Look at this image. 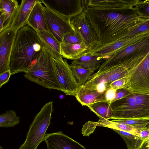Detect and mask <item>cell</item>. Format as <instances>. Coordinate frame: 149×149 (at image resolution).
<instances>
[{
	"mask_svg": "<svg viewBox=\"0 0 149 149\" xmlns=\"http://www.w3.org/2000/svg\"><path fill=\"white\" fill-rule=\"evenodd\" d=\"M97 36L98 45L119 40L122 35L139 20L132 9L121 11H97L86 7L83 11Z\"/></svg>",
	"mask_w": 149,
	"mask_h": 149,
	"instance_id": "obj_1",
	"label": "cell"
},
{
	"mask_svg": "<svg viewBox=\"0 0 149 149\" xmlns=\"http://www.w3.org/2000/svg\"><path fill=\"white\" fill-rule=\"evenodd\" d=\"M43 48L36 31L28 25L19 30L10 59L11 75L24 72L36 62Z\"/></svg>",
	"mask_w": 149,
	"mask_h": 149,
	"instance_id": "obj_2",
	"label": "cell"
},
{
	"mask_svg": "<svg viewBox=\"0 0 149 149\" xmlns=\"http://www.w3.org/2000/svg\"><path fill=\"white\" fill-rule=\"evenodd\" d=\"M111 119L149 120V94L131 93L126 96L111 102Z\"/></svg>",
	"mask_w": 149,
	"mask_h": 149,
	"instance_id": "obj_3",
	"label": "cell"
},
{
	"mask_svg": "<svg viewBox=\"0 0 149 149\" xmlns=\"http://www.w3.org/2000/svg\"><path fill=\"white\" fill-rule=\"evenodd\" d=\"M24 76L45 88L61 91L54 58L43 47L36 62L26 70Z\"/></svg>",
	"mask_w": 149,
	"mask_h": 149,
	"instance_id": "obj_4",
	"label": "cell"
},
{
	"mask_svg": "<svg viewBox=\"0 0 149 149\" xmlns=\"http://www.w3.org/2000/svg\"><path fill=\"white\" fill-rule=\"evenodd\" d=\"M53 102L46 103L36 114L29 127L26 138L19 149H37L43 141L47 130L51 123Z\"/></svg>",
	"mask_w": 149,
	"mask_h": 149,
	"instance_id": "obj_5",
	"label": "cell"
},
{
	"mask_svg": "<svg viewBox=\"0 0 149 149\" xmlns=\"http://www.w3.org/2000/svg\"><path fill=\"white\" fill-rule=\"evenodd\" d=\"M139 65L128 59L110 68L93 74L83 86L92 88L104 84L107 90L109 85L120 79L127 77L135 70Z\"/></svg>",
	"mask_w": 149,
	"mask_h": 149,
	"instance_id": "obj_6",
	"label": "cell"
},
{
	"mask_svg": "<svg viewBox=\"0 0 149 149\" xmlns=\"http://www.w3.org/2000/svg\"><path fill=\"white\" fill-rule=\"evenodd\" d=\"M123 88L130 93L149 94V53L134 71L127 77Z\"/></svg>",
	"mask_w": 149,
	"mask_h": 149,
	"instance_id": "obj_7",
	"label": "cell"
},
{
	"mask_svg": "<svg viewBox=\"0 0 149 149\" xmlns=\"http://www.w3.org/2000/svg\"><path fill=\"white\" fill-rule=\"evenodd\" d=\"M44 10L50 33L61 43L65 36L75 30L71 23V19L46 7Z\"/></svg>",
	"mask_w": 149,
	"mask_h": 149,
	"instance_id": "obj_8",
	"label": "cell"
},
{
	"mask_svg": "<svg viewBox=\"0 0 149 149\" xmlns=\"http://www.w3.org/2000/svg\"><path fill=\"white\" fill-rule=\"evenodd\" d=\"M61 91L68 95L75 97L80 86L75 79L70 65L66 59L54 58Z\"/></svg>",
	"mask_w": 149,
	"mask_h": 149,
	"instance_id": "obj_9",
	"label": "cell"
},
{
	"mask_svg": "<svg viewBox=\"0 0 149 149\" xmlns=\"http://www.w3.org/2000/svg\"><path fill=\"white\" fill-rule=\"evenodd\" d=\"M149 45V36L122 48L102 64L97 71L107 70L139 52Z\"/></svg>",
	"mask_w": 149,
	"mask_h": 149,
	"instance_id": "obj_10",
	"label": "cell"
},
{
	"mask_svg": "<svg viewBox=\"0 0 149 149\" xmlns=\"http://www.w3.org/2000/svg\"><path fill=\"white\" fill-rule=\"evenodd\" d=\"M149 36V32H148L133 37L121 39L108 44L97 45L85 54L98 56L105 61L120 49Z\"/></svg>",
	"mask_w": 149,
	"mask_h": 149,
	"instance_id": "obj_11",
	"label": "cell"
},
{
	"mask_svg": "<svg viewBox=\"0 0 149 149\" xmlns=\"http://www.w3.org/2000/svg\"><path fill=\"white\" fill-rule=\"evenodd\" d=\"M42 3L56 12L71 19L81 13L87 0H41Z\"/></svg>",
	"mask_w": 149,
	"mask_h": 149,
	"instance_id": "obj_12",
	"label": "cell"
},
{
	"mask_svg": "<svg viewBox=\"0 0 149 149\" xmlns=\"http://www.w3.org/2000/svg\"><path fill=\"white\" fill-rule=\"evenodd\" d=\"M70 22L75 30L80 34L83 41L92 49L98 44L99 41L95 31L83 11L72 18Z\"/></svg>",
	"mask_w": 149,
	"mask_h": 149,
	"instance_id": "obj_13",
	"label": "cell"
},
{
	"mask_svg": "<svg viewBox=\"0 0 149 149\" xmlns=\"http://www.w3.org/2000/svg\"><path fill=\"white\" fill-rule=\"evenodd\" d=\"M17 32L9 28L0 32V74L10 70V55Z\"/></svg>",
	"mask_w": 149,
	"mask_h": 149,
	"instance_id": "obj_14",
	"label": "cell"
},
{
	"mask_svg": "<svg viewBox=\"0 0 149 149\" xmlns=\"http://www.w3.org/2000/svg\"><path fill=\"white\" fill-rule=\"evenodd\" d=\"M140 0H89L86 7L95 11H121L133 9Z\"/></svg>",
	"mask_w": 149,
	"mask_h": 149,
	"instance_id": "obj_15",
	"label": "cell"
},
{
	"mask_svg": "<svg viewBox=\"0 0 149 149\" xmlns=\"http://www.w3.org/2000/svg\"><path fill=\"white\" fill-rule=\"evenodd\" d=\"M43 141L46 143L47 149H86L61 131L46 134Z\"/></svg>",
	"mask_w": 149,
	"mask_h": 149,
	"instance_id": "obj_16",
	"label": "cell"
},
{
	"mask_svg": "<svg viewBox=\"0 0 149 149\" xmlns=\"http://www.w3.org/2000/svg\"><path fill=\"white\" fill-rule=\"evenodd\" d=\"M44 8L41 0H37L27 20V25L36 31H41L50 33Z\"/></svg>",
	"mask_w": 149,
	"mask_h": 149,
	"instance_id": "obj_17",
	"label": "cell"
},
{
	"mask_svg": "<svg viewBox=\"0 0 149 149\" xmlns=\"http://www.w3.org/2000/svg\"><path fill=\"white\" fill-rule=\"evenodd\" d=\"M37 0H22L13 20L8 28L17 31L27 25L31 11ZM8 29V28H7Z\"/></svg>",
	"mask_w": 149,
	"mask_h": 149,
	"instance_id": "obj_18",
	"label": "cell"
},
{
	"mask_svg": "<svg viewBox=\"0 0 149 149\" xmlns=\"http://www.w3.org/2000/svg\"><path fill=\"white\" fill-rule=\"evenodd\" d=\"M36 31L42 47L45 48L54 58L62 59L63 57L61 53V43L49 32L41 31Z\"/></svg>",
	"mask_w": 149,
	"mask_h": 149,
	"instance_id": "obj_19",
	"label": "cell"
},
{
	"mask_svg": "<svg viewBox=\"0 0 149 149\" xmlns=\"http://www.w3.org/2000/svg\"><path fill=\"white\" fill-rule=\"evenodd\" d=\"M77 100L82 106L101 101H106L105 94L101 93L96 89L80 86L75 97Z\"/></svg>",
	"mask_w": 149,
	"mask_h": 149,
	"instance_id": "obj_20",
	"label": "cell"
},
{
	"mask_svg": "<svg viewBox=\"0 0 149 149\" xmlns=\"http://www.w3.org/2000/svg\"><path fill=\"white\" fill-rule=\"evenodd\" d=\"M92 48L83 42L79 44L61 43V53L62 57L68 59L74 60L84 55Z\"/></svg>",
	"mask_w": 149,
	"mask_h": 149,
	"instance_id": "obj_21",
	"label": "cell"
},
{
	"mask_svg": "<svg viewBox=\"0 0 149 149\" xmlns=\"http://www.w3.org/2000/svg\"><path fill=\"white\" fill-rule=\"evenodd\" d=\"M19 6L18 2L17 0H0V12L3 14L4 18V28L3 30L9 27L13 20Z\"/></svg>",
	"mask_w": 149,
	"mask_h": 149,
	"instance_id": "obj_22",
	"label": "cell"
},
{
	"mask_svg": "<svg viewBox=\"0 0 149 149\" xmlns=\"http://www.w3.org/2000/svg\"><path fill=\"white\" fill-rule=\"evenodd\" d=\"M104 61L96 56L85 54L79 58L74 60L70 65H77L93 71L99 69Z\"/></svg>",
	"mask_w": 149,
	"mask_h": 149,
	"instance_id": "obj_23",
	"label": "cell"
},
{
	"mask_svg": "<svg viewBox=\"0 0 149 149\" xmlns=\"http://www.w3.org/2000/svg\"><path fill=\"white\" fill-rule=\"evenodd\" d=\"M97 126L104 127L129 132L139 136L140 129H137L134 127L122 123L114 122L102 118H100L96 122Z\"/></svg>",
	"mask_w": 149,
	"mask_h": 149,
	"instance_id": "obj_24",
	"label": "cell"
},
{
	"mask_svg": "<svg viewBox=\"0 0 149 149\" xmlns=\"http://www.w3.org/2000/svg\"><path fill=\"white\" fill-rule=\"evenodd\" d=\"M94 112L99 118L106 120L112 117V112L110 103L106 101L93 103L86 106Z\"/></svg>",
	"mask_w": 149,
	"mask_h": 149,
	"instance_id": "obj_25",
	"label": "cell"
},
{
	"mask_svg": "<svg viewBox=\"0 0 149 149\" xmlns=\"http://www.w3.org/2000/svg\"><path fill=\"white\" fill-rule=\"evenodd\" d=\"M148 32H149V19H139L134 25L130 27L122 34L119 40Z\"/></svg>",
	"mask_w": 149,
	"mask_h": 149,
	"instance_id": "obj_26",
	"label": "cell"
},
{
	"mask_svg": "<svg viewBox=\"0 0 149 149\" xmlns=\"http://www.w3.org/2000/svg\"><path fill=\"white\" fill-rule=\"evenodd\" d=\"M112 130L123 138L128 149H137L147 140L144 141L139 136L129 132L116 129Z\"/></svg>",
	"mask_w": 149,
	"mask_h": 149,
	"instance_id": "obj_27",
	"label": "cell"
},
{
	"mask_svg": "<svg viewBox=\"0 0 149 149\" xmlns=\"http://www.w3.org/2000/svg\"><path fill=\"white\" fill-rule=\"evenodd\" d=\"M20 119L15 110H7L0 115V127H13L19 124Z\"/></svg>",
	"mask_w": 149,
	"mask_h": 149,
	"instance_id": "obj_28",
	"label": "cell"
},
{
	"mask_svg": "<svg viewBox=\"0 0 149 149\" xmlns=\"http://www.w3.org/2000/svg\"><path fill=\"white\" fill-rule=\"evenodd\" d=\"M70 66L73 75L80 86L84 85L94 72L77 65H70Z\"/></svg>",
	"mask_w": 149,
	"mask_h": 149,
	"instance_id": "obj_29",
	"label": "cell"
},
{
	"mask_svg": "<svg viewBox=\"0 0 149 149\" xmlns=\"http://www.w3.org/2000/svg\"><path fill=\"white\" fill-rule=\"evenodd\" d=\"M133 9L139 19H149V0H140Z\"/></svg>",
	"mask_w": 149,
	"mask_h": 149,
	"instance_id": "obj_30",
	"label": "cell"
},
{
	"mask_svg": "<svg viewBox=\"0 0 149 149\" xmlns=\"http://www.w3.org/2000/svg\"><path fill=\"white\" fill-rule=\"evenodd\" d=\"M83 42L84 41L80 34L75 30H74L65 36L61 43L65 44H79Z\"/></svg>",
	"mask_w": 149,
	"mask_h": 149,
	"instance_id": "obj_31",
	"label": "cell"
},
{
	"mask_svg": "<svg viewBox=\"0 0 149 149\" xmlns=\"http://www.w3.org/2000/svg\"><path fill=\"white\" fill-rule=\"evenodd\" d=\"M112 120L129 125L139 129L147 126L149 124V120L145 119L113 120Z\"/></svg>",
	"mask_w": 149,
	"mask_h": 149,
	"instance_id": "obj_32",
	"label": "cell"
},
{
	"mask_svg": "<svg viewBox=\"0 0 149 149\" xmlns=\"http://www.w3.org/2000/svg\"><path fill=\"white\" fill-rule=\"evenodd\" d=\"M96 122L88 121L83 125L82 129V134L83 136H88L93 132L96 127Z\"/></svg>",
	"mask_w": 149,
	"mask_h": 149,
	"instance_id": "obj_33",
	"label": "cell"
},
{
	"mask_svg": "<svg viewBox=\"0 0 149 149\" xmlns=\"http://www.w3.org/2000/svg\"><path fill=\"white\" fill-rule=\"evenodd\" d=\"M127 77L116 80L110 84L109 88H112L116 90L123 88L125 85Z\"/></svg>",
	"mask_w": 149,
	"mask_h": 149,
	"instance_id": "obj_34",
	"label": "cell"
},
{
	"mask_svg": "<svg viewBox=\"0 0 149 149\" xmlns=\"http://www.w3.org/2000/svg\"><path fill=\"white\" fill-rule=\"evenodd\" d=\"M130 93V92L123 88L117 89L116 91L115 97L111 102L122 98Z\"/></svg>",
	"mask_w": 149,
	"mask_h": 149,
	"instance_id": "obj_35",
	"label": "cell"
},
{
	"mask_svg": "<svg viewBox=\"0 0 149 149\" xmlns=\"http://www.w3.org/2000/svg\"><path fill=\"white\" fill-rule=\"evenodd\" d=\"M11 75L10 70L0 74V87L8 82Z\"/></svg>",
	"mask_w": 149,
	"mask_h": 149,
	"instance_id": "obj_36",
	"label": "cell"
},
{
	"mask_svg": "<svg viewBox=\"0 0 149 149\" xmlns=\"http://www.w3.org/2000/svg\"><path fill=\"white\" fill-rule=\"evenodd\" d=\"M116 90V89L110 88L107 91L105 94L106 101L110 103L115 97Z\"/></svg>",
	"mask_w": 149,
	"mask_h": 149,
	"instance_id": "obj_37",
	"label": "cell"
},
{
	"mask_svg": "<svg viewBox=\"0 0 149 149\" xmlns=\"http://www.w3.org/2000/svg\"><path fill=\"white\" fill-rule=\"evenodd\" d=\"M139 136L144 141L148 140L149 138V127L146 126L140 129Z\"/></svg>",
	"mask_w": 149,
	"mask_h": 149,
	"instance_id": "obj_38",
	"label": "cell"
},
{
	"mask_svg": "<svg viewBox=\"0 0 149 149\" xmlns=\"http://www.w3.org/2000/svg\"><path fill=\"white\" fill-rule=\"evenodd\" d=\"M4 22V16L3 14L0 12V32L3 29Z\"/></svg>",
	"mask_w": 149,
	"mask_h": 149,
	"instance_id": "obj_39",
	"label": "cell"
},
{
	"mask_svg": "<svg viewBox=\"0 0 149 149\" xmlns=\"http://www.w3.org/2000/svg\"><path fill=\"white\" fill-rule=\"evenodd\" d=\"M146 141L141 146L137 149H146Z\"/></svg>",
	"mask_w": 149,
	"mask_h": 149,
	"instance_id": "obj_40",
	"label": "cell"
},
{
	"mask_svg": "<svg viewBox=\"0 0 149 149\" xmlns=\"http://www.w3.org/2000/svg\"><path fill=\"white\" fill-rule=\"evenodd\" d=\"M146 143H147L146 147H149V138L147 141Z\"/></svg>",
	"mask_w": 149,
	"mask_h": 149,
	"instance_id": "obj_41",
	"label": "cell"
},
{
	"mask_svg": "<svg viewBox=\"0 0 149 149\" xmlns=\"http://www.w3.org/2000/svg\"><path fill=\"white\" fill-rule=\"evenodd\" d=\"M3 148L1 146V145L0 146V149H3Z\"/></svg>",
	"mask_w": 149,
	"mask_h": 149,
	"instance_id": "obj_42",
	"label": "cell"
},
{
	"mask_svg": "<svg viewBox=\"0 0 149 149\" xmlns=\"http://www.w3.org/2000/svg\"><path fill=\"white\" fill-rule=\"evenodd\" d=\"M146 149H149V147H146Z\"/></svg>",
	"mask_w": 149,
	"mask_h": 149,
	"instance_id": "obj_43",
	"label": "cell"
},
{
	"mask_svg": "<svg viewBox=\"0 0 149 149\" xmlns=\"http://www.w3.org/2000/svg\"><path fill=\"white\" fill-rule=\"evenodd\" d=\"M147 126L148 127H149V126Z\"/></svg>",
	"mask_w": 149,
	"mask_h": 149,
	"instance_id": "obj_44",
	"label": "cell"
},
{
	"mask_svg": "<svg viewBox=\"0 0 149 149\" xmlns=\"http://www.w3.org/2000/svg\"><path fill=\"white\" fill-rule=\"evenodd\" d=\"M148 126H149V125Z\"/></svg>",
	"mask_w": 149,
	"mask_h": 149,
	"instance_id": "obj_45",
	"label": "cell"
}]
</instances>
